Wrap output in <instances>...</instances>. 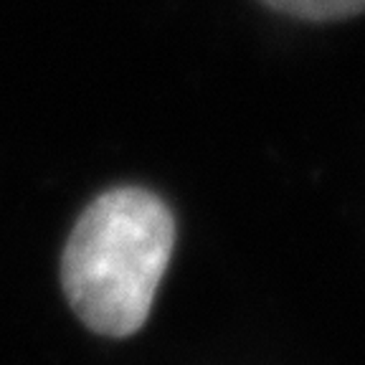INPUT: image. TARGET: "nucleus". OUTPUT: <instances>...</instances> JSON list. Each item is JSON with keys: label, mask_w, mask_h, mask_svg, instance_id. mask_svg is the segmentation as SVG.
Listing matches in <instances>:
<instances>
[{"label": "nucleus", "mask_w": 365, "mask_h": 365, "mask_svg": "<svg viewBox=\"0 0 365 365\" xmlns=\"http://www.w3.org/2000/svg\"><path fill=\"white\" fill-rule=\"evenodd\" d=\"M175 246V218L155 193L114 188L89 203L68 236L61 282L76 317L104 337L145 325Z\"/></svg>", "instance_id": "f257e3e1"}, {"label": "nucleus", "mask_w": 365, "mask_h": 365, "mask_svg": "<svg viewBox=\"0 0 365 365\" xmlns=\"http://www.w3.org/2000/svg\"><path fill=\"white\" fill-rule=\"evenodd\" d=\"M262 3L304 21H337L365 11V0H262Z\"/></svg>", "instance_id": "f03ea898"}]
</instances>
